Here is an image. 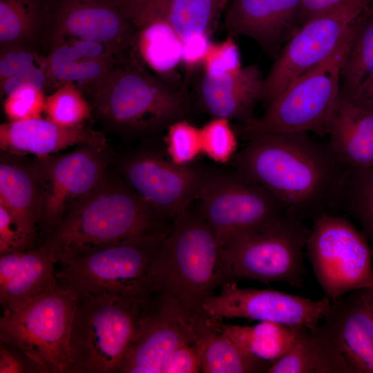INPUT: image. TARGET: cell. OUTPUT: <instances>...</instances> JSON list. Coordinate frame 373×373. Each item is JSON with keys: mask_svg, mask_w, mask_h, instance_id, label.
<instances>
[{"mask_svg": "<svg viewBox=\"0 0 373 373\" xmlns=\"http://www.w3.org/2000/svg\"><path fill=\"white\" fill-rule=\"evenodd\" d=\"M370 8L373 10V0H371Z\"/></svg>", "mask_w": 373, "mask_h": 373, "instance_id": "c3c4849f", "label": "cell"}, {"mask_svg": "<svg viewBox=\"0 0 373 373\" xmlns=\"http://www.w3.org/2000/svg\"><path fill=\"white\" fill-rule=\"evenodd\" d=\"M85 96L103 122L129 133L168 127L182 119L187 108L184 95L152 75L133 53Z\"/></svg>", "mask_w": 373, "mask_h": 373, "instance_id": "277c9868", "label": "cell"}, {"mask_svg": "<svg viewBox=\"0 0 373 373\" xmlns=\"http://www.w3.org/2000/svg\"><path fill=\"white\" fill-rule=\"evenodd\" d=\"M267 373H319L307 328H304L289 350L272 363Z\"/></svg>", "mask_w": 373, "mask_h": 373, "instance_id": "d590c367", "label": "cell"}, {"mask_svg": "<svg viewBox=\"0 0 373 373\" xmlns=\"http://www.w3.org/2000/svg\"><path fill=\"white\" fill-rule=\"evenodd\" d=\"M305 249L314 274L331 302L352 291L373 288L371 249L345 217L329 212L314 219Z\"/></svg>", "mask_w": 373, "mask_h": 373, "instance_id": "30bf717a", "label": "cell"}, {"mask_svg": "<svg viewBox=\"0 0 373 373\" xmlns=\"http://www.w3.org/2000/svg\"><path fill=\"white\" fill-rule=\"evenodd\" d=\"M44 90L35 86H23L5 97L3 107L9 122L41 117L46 97Z\"/></svg>", "mask_w": 373, "mask_h": 373, "instance_id": "8d00e7d4", "label": "cell"}, {"mask_svg": "<svg viewBox=\"0 0 373 373\" xmlns=\"http://www.w3.org/2000/svg\"><path fill=\"white\" fill-rule=\"evenodd\" d=\"M83 144L107 145L102 135L84 124L66 127L39 117L0 126L1 149L12 155L32 154L41 157Z\"/></svg>", "mask_w": 373, "mask_h": 373, "instance_id": "603a6c76", "label": "cell"}, {"mask_svg": "<svg viewBox=\"0 0 373 373\" xmlns=\"http://www.w3.org/2000/svg\"><path fill=\"white\" fill-rule=\"evenodd\" d=\"M210 36L198 35L182 41V63L187 68L193 69L202 64L209 50L212 42Z\"/></svg>", "mask_w": 373, "mask_h": 373, "instance_id": "7bdbcfd3", "label": "cell"}, {"mask_svg": "<svg viewBox=\"0 0 373 373\" xmlns=\"http://www.w3.org/2000/svg\"><path fill=\"white\" fill-rule=\"evenodd\" d=\"M79 39L132 52L135 30L112 0H61L52 24V44Z\"/></svg>", "mask_w": 373, "mask_h": 373, "instance_id": "ac0fdd59", "label": "cell"}, {"mask_svg": "<svg viewBox=\"0 0 373 373\" xmlns=\"http://www.w3.org/2000/svg\"><path fill=\"white\" fill-rule=\"evenodd\" d=\"M319 373H373V313L369 289L332 301L323 320L308 329Z\"/></svg>", "mask_w": 373, "mask_h": 373, "instance_id": "8fae6325", "label": "cell"}, {"mask_svg": "<svg viewBox=\"0 0 373 373\" xmlns=\"http://www.w3.org/2000/svg\"><path fill=\"white\" fill-rule=\"evenodd\" d=\"M35 372L28 360L15 347L0 345V373Z\"/></svg>", "mask_w": 373, "mask_h": 373, "instance_id": "f6af8a7d", "label": "cell"}, {"mask_svg": "<svg viewBox=\"0 0 373 373\" xmlns=\"http://www.w3.org/2000/svg\"><path fill=\"white\" fill-rule=\"evenodd\" d=\"M370 4L371 0H354L300 26L263 78L260 100L268 105L296 78L327 58Z\"/></svg>", "mask_w": 373, "mask_h": 373, "instance_id": "5bb4252c", "label": "cell"}, {"mask_svg": "<svg viewBox=\"0 0 373 373\" xmlns=\"http://www.w3.org/2000/svg\"><path fill=\"white\" fill-rule=\"evenodd\" d=\"M231 161L233 167L265 187L302 220L332 212L347 167L327 142L305 132L251 136Z\"/></svg>", "mask_w": 373, "mask_h": 373, "instance_id": "6da1fadb", "label": "cell"}, {"mask_svg": "<svg viewBox=\"0 0 373 373\" xmlns=\"http://www.w3.org/2000/svg\"><path fill=\"white\" fill-rule=\"evenodd\" d=\"M39 11L35 0H0L1 47L25 45L38 30Z\"/></svg>", "mask_w": 373, "mask_h": 373, "instance_id": "1f68e13d", "label": "cell"}, {"mask_svg": "<svg viewBox=\"0 0 373 373\" xmlns=\"http://www.w3.org/2000/svg\"><path fill=\"white\" fill-rule=\"evenodd\" d=\"M47 65V59L25 45L1 47L0 82L37 66Z\"/></svg>", "mask_w": 373, "mask_h": 373, "instance_id": "f35d334b", "label": "cell"}, {"mask_svg": "<svg viewBox=\"0 0 373 373\" xmlns=\"http://www.w3.org/2000/svg\"><path fill=\"white\" fill-rule=\"evenodd\" d=\"M165 237L126 241L65 258L57 264L58 285L77 294L152 300L155 264Z\"/></svg>", "mask_w": 373, "mask_h": 373, "instance_id": "52a82bcc", "label": "cell"}, {"mask_svg": "<svg viewBox=\"0 0 373 373\" xmlns=\"http://www.w3.org/2000/svg\"><path fill=\"white\" fill-rule=\"evenodd\" d=\"M92 110L84 93L73 84H63L46 97V118L62 126L84 125Z\"/></svg>", "mask_w": 373, "mask_h": 373, "instance_id": "d6a6232c", "label": "cell"}, {"mask_svg": "<svg viewBox=\"0 0 373 373\" xmlns=\"http://www.w3.org/2000/svg\"><path fill=\"white\" fill-rule=\"evenodd\" d=\"M337 208L355 216L373 240V167L347 168Z\"/></svg>", "mask_w": 373, "mask_h": 373, "instance_id": "f546056e", "label": "cell"}, {"mask_svg": "<svg viewBox=\"0 0 373 373\" xmlns=\"http://www.w3.org/2000/svg\"><path fill=\"white\" fill-rule=\"evenodd\" d=\"M135 29L162 22L181 42L198 35L211 36L230 0H112Z\"/></svg>", "mask_w": 373, "mask_h": 373, "instance_id": "d6986e66", "label": "cell"}, {"mask_svg": "<svg viewBox=\"0 0 373 373\" xmlns=\"http://www.w3.org/2000/svg\"><path fill=\"white\" fill-rule=\"evenodd\" d=\"M302 0H231L224 25L230 36L255 41L269 55L278 53L299 28Z\"/></svg>", "mask_w": 373, "mask_h": 373, "instance_id": "ffe728a7", "label": "cell"}, {"mask_svg": "<svg viewBox=\"0 0 373 373\" xmlns=\"http://www.w3.org/2000/svg\"><path fill=\"white\" fill-rule=\"evenodd\" d=\"M330 304L325 296L312 300L278 290L242 288L229 281L205 300L202 310L218 320L240 318L309 329L320 323Z\"/></svg>", "mask_w": 373, "mask_h": 373, "instance_id": "2e32d148", "label": "cell"}, {"mask_svg": "<svg viewBox=\"0 0 373 373\" xmlns=\"http://www.w3.org/2000/svg\"><path fill=\"white\" fill-rule=\"evenodd\" d=\"M195 201L221 245L289 211L267 189L234 169L208 168Z\"/></svg>", "mask_w": 373, "mask_h": 373, "instance_id": "7c38bea8", "label": "cell"}, {"mask_svg": "<svg viewBox=\"0 0 373 373\" xmlns=\"http://www.w3.org/2000/svg\"><path fill=\"white\" fill-rule=\"evenodd\" d=\"M0 204L9 211L23 231L35 240L41 218V203L31 165L1 159Z\"/></svg>", "mask_w": 373, "mask_h": 373, "instance_id": "4316f807", "label": "cell"}, {"mask_svg": "<svg viewBox=\"0 0 373 373\" xmlns=\"http://www.w3.org/2000/svg\"><path fill=\"white\" fill-rule=\"evenodd\" d=\"M194 342L191 316L176 302L155 296L145 311L119 373H160L176 348Z\"/></svg>", "mask_w": 373, "mask_h": 373, "instance_id": "e0dca14e", "label": "cell"}, {"mask_svg": "<svg viewBox=\"0 0 373 373\" xmlns=\"http://www.w3.org/2000/svg\"><path fill=\"white\" fill-rule=\"evenodd\" d=\"M46 70L47 65L37 66L1 81V96L6 97L17 88L23 86L44 89L46 86L49 85Z\"/></svg>", "mask_w": 373, "mask_h": 373, "instance_id": "b9f144b4", "label": "cell"}, {"mask_svg": "<svg viewBox=\"0 0 373 373\" xmlns=\"http://www.w3.org/2000/svg\"><path fill=\"white\" fill-rule=\"evenodd\" d=\"M164 144L167 157L178 165L195 163L202 153L200 128L182 119L175 121L167 127Z\"/></svg>", "mask_w": 373, "mask_h": 373, "instance_id": "e575fe53", "label": "cell"}, {"mask_svg": "<svg viewBox=\"0 0 373 373\" xmlns=\"http://www.w3.org/2000/svg\"><path fill=\"white\" fill-rule=\"evenodd\" d=\"M194 343L203 373L267 372L273 363L261 360L241 348L202 310L191 316Z\"/></svg>", "mask_w": 373, "mask_h": 373, "instance_id": "484cf974", "label": "cell"}, {"mask_svg": "<svg viewBox=\"0 0 373 373\" xmlns=\"http://www.w3.org/2000/svg\"><path fill=\"white\" fill-rule=\"evenodd\" d=\"M200 130L202 154L218 164L233 160L237 153L238 141L229 119L213 117Z\"/></svg>", "mask_w": 373, "mask_h": 373, "instance_id": "836d02e7", "label": "cell"}, {"mask_svg": "<svg viewBox=\"0 0 373 373\" xmlns=\"http://www.w3.org/2000/svg\"><path fill=\"white\" fill-rule=\"evenodd\" d=\"M119 169L127 184L169 223L195 200L208 169L195 163L178 165L147 151L124 157Z\"/></svg>", "mask_w": 373, "mask_h": 373, "instance_id": "9a60e30c", "label": "cell"}, {"mask_svg": "<svg viewBox=\"0 0 373 373\" xmlns=\"http://www.w3.org/2000/svg\"><path fill=\"white\" fill-rule=\"evenodd\" d=\"M107 145L83 144L66 154L37 157L31 164L39 189L45 234L108 178Z\"/></svg>", "mask_w": 373, "mask_h": 373, "instance_id": "4fadbf2b", "label": "cell"}, {"mask_svg": "<svg viewBox=\"0 0 373 373\" xmlns=\"http://www.w3.org/2000/svg\"><path fill=\"white\" fill-rule=\"evenodd\" d=\"M35 242L0 204V255L34 248Z\"/></svg>", "mask_w": 373, "mask_h": 373, "instance_id": "ab89813d", "label": "cell"}, {"mask_svg": "<svg viewBox=\"0 0 373 373\" xmlns=\"http://www.w3.org/2000/svg\"><path fill=\"white\" fill-rule=\"evenodd\" d=\"M354 0H302L298 23L300 27L308 21L332 12Z\"/></svg>", "mask_w": 373, "mask_h": 373, "instance_id": "ee69618b", "label": "cell"}, {"mask_svg": "<svg viewBox=\"0 0 373 373\" xmlns=\"http://www.w3.org/2000/svg\"><path fill=\"white\" fill-rule=\"evenodd\" d=\"M229 281L233 279L212 229L198 209H184L173 220L157 256L155 296L174 300L192 316Z\"/></svg>", "mask_w": 373, "mask_h": 373, "instance_id": "3957f363", "label": "cell"}, {"mask_svg": "<svg viewBox=\"0 0 373 373\" xmlns=\"http://www.w3.org/2000/svg\"><path fill=\"white\" fill-rule=\"evenodd\" d=\"M369 300L373 313V288L369 289Z\"/></svg>", "mask_w": 373, "mask_h": 373, "instance_id": "7dc6e473", "label": "cell"}, {"mask_svg": "<svg viewBox=\"0 0 373 373\" xmlns=\"http://www.w3.org/2000/svg\"><path fill=\"white\" fill-rule=\"evenodd\" d=\"M345 96L356 104L373 111V73L351 95Z\"/></svg>", "mask_w": 373, "mask_h": 373, "instance_id": "bcb514c9", "label": "cell"}, {"mask_svg": "<svg viewBox=\"0 0 373 373\" xmlns=\"http://www.w3.org/2000/svg\"><path fill=\"white\" fill-rule=\"evenodd\" d=\"M77 293L58 285L20 308L3 311L1 343L22 353L35 372L70 373V339Z\"/></svg>", "mask_w": 373, "mask_h": 373, "instance_id": "ba28073f", "label": "cell"}, {"mask_svg": "<svg viewBox=\"0 0 373 373\" xmlns=\"http://www.w3.org/2000/svg\"><path fill=\"white\" fill-rule=\"evenodd\" d=\"M327 135L329 147L344 166L373 167V111L352 102L341 90Z\"/></svg>", "mask_w": 373, "mask_h": 373, "instance_id": "d4e9b609", "label": "cell"}, {"mask_svg": "<svg viewBox=\"0 0 373 373\" xmlns=\"http://www.w3.org/2000/svg\"><path fill=\"white\" fill-rule=\"evenodd\" d=\"M153 299L77 294L70 339V373H119Z\"/></svg>", "mask_w": 373, "mask_h": 373, "instance_id": "5b68a950", "label": "cell"}, {"mask_svg": "<svg viewBox=\"0 0 373 373\" xmlns=\"http://www.w3.org/2000/svg\"><path fill=\"white\" fill-rule=\"evenodd\" d=\"M133 52L144 67L157 75H166L182 63L181 40L162 22L135 29Z\"/></svg>", "mask_w": 373, "mask_h": 373, "instance_id": "f1b7e54d", "label": "cell"}, {"mask_svg": "<svg viewBox=\"0 0 373 373\" xmlns=\"http://www.w3.org/2000/svg\"><path fill=\"white\" fill-rule=\"evenodd\" d=\"M216 321L220 329L241 348L271 363L282 357L305 328L271 321H260L249 326Z\"/></svg>", "mask_w": 373, "mask_h": 373, "instance_id": "83f0119b", "label": "cell"}, {"mask_svg": "<svg viewBox=\"0 0 373 373\" xmlns=\"http://www.w3.org/2000/svg\"><path fill=\"white\" fill-rule=\"evenodd\" d=\"M263 78L258 66L254 64L224 76L204 74L200 87L201 104L213 117L246 124L254 119L252 111L260 100Z\"/></svg>", "mask_w": 373, "mask_h": 373, "instance_id": "cb8c5ba5", "label": "cell"}, {"mask_svg": "<svg viewBox=\"0 0 373 373\" xmlns=\"http://www.w3.org/2000/svg\"><path fill=\"white\" fill-rule=\"evenodd\" d=\"M204 75L224 76L238 71L242 66L239 49L232 36L212 43L202 62Z\"/></svg>", "mask_w": 373, "mask_h": 373, "instance_id": "74e56055", "label": "cell"}, {"mask_svg": "<svg viewBox=\"0 0 373 373\" xmlns=\"http://www.w3.org/2000/svg\"><path fill=\"white\" fill-rule=\"evenodd\" d=\"M373 73V10L367 8L362 15L359 28L341 70L345 95H351Z\"/></svg>", "mask_w": 373, "mask_h": 373, "instance_id": "4dcf8cb0", "label": "cell"}, {"mask_svg": "<svg viewBox=\"0 0 373 373\" xmlns=\"http://www.w3.org/2000/svg\"><path fill=\"white\" fill-rule=\"evenodd\" d=\"M310 228L289 211L244 231L222 245L233 279L282 282L303 287V263Z\"/></svg>", "mask_w": 373, "mask_h": 373, "instance_id": "9c48e42d", "label": "cell"}, {"mask_svg": "<svg viewBox=\"0 0 373 373\" xmlns=\"http://www.w3.org/2000/svg\"><path fill=\"white\" fill-rule=\"evenodd\" d=\"M123 54L106 44L79 39L52 44L46 57L49 85L73 84L85 95L97 86Z\"/></svg>", "mask_w": 373, "mask_h": 373, "instance_id": "44dd1931", "label": "cell"}, {"mask_svg": "<svg viewBox=\"0 0 373 373\" xmlns=\"http://www.w3.org/2000/svg\"><path fill=\"white\" fill-rule=\"evenodd\" d=\"M362 19L361 15L333 52L293 81L260 117L241 126L244 135L314 132L327 135L337 100L343 63Z\"/></svg>", "mask_w": 373, "mask_h": 373, "instance_id": "8992f818", "label": "cell"}, {"mask_svg": "<svg viewBox=\"0 0 373 373\" xmlns=\"http://www.w3.org/2000/svg\"><path fill=\"white\" fill-rule=\"evenodd\" d=\"M57 262L43 244L0 255V303L3 311L21 307L58 286Z\"/></svg>", "mask_w": 373, "mask_h": 373, "instance_id": "7402d4cb", "label": "cell"}, {"mask_svg": "<svg viewBox=\"0 0 373 373\" xmlns=\"http://www.w3.org/2000/svg\"><path fill=\"white\" fill-rule=\"evenodd\" d=\"M201 371V357L194 343L184 344L173 350L160 369V373H198Z\"/></svg>", "mask_w": 373, "mask_h": 373, "instance_id": "60d3db41", "label": "cell"}, {"mask_svg": "<svg viewBox=\"0 0 373 373\" xmlns=\"http://www.w3.org/2000/svg\"><path fill=\"white\" fill-rule=\"evenodd\" d=\"M161 218L122 178L105 181L75 205L43 242L57 262L106 246L166 236Z\"/></svg>", "mask_w": 373, "mask_h": 373, "instance_id": "7a4b0ae2", "label": "cell"}]
</instances>
